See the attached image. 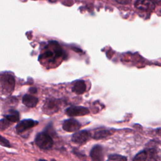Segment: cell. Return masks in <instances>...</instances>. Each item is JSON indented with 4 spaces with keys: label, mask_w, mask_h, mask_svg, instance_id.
<instances>
[{
    "label": "cell",
    "mask_w": 161,
    "mask_h": 161,
    "mask_svg": "<svg viewBox=\"0 0 161 161\" xmlns=\"http://www.w3.org/2000/svg\"><path fill=\"white\" fill-rule=\"evenodd\" d=\"M63 56V51L56 41H50L45 48V51L40 55L39 59L53 62Z\"/></svg>",
    "instance_id": "1"
},
{
    "label": "cell",
    "mask_w": 161,
    "mask_h": 161,
    "mask_svg": "<svg viewBox=\"0 0 161 161\" xmlns=\"http://www.w3.org/2000/svg\"><path fill=\"white\" fill-rule=\"evenodd\" d=\"M35 142L36 145L43 150L50 149L53 144L52 137L45 132H41L37 134Z\"/></svg>",
    "instance_id": "2"
},
{
    "label": "cell",
    "mask_w": 161,
    "mask_h": 161,
    "mask_svg": "<svg viewBox=\"0 0 161 161\" xmlns=\"http://www.w3.org/2000/svg\"><path fill=\"white\" fill-rule=\"evenodd\" d=\"M1 84L3 93L6 95L11 94L14 89L15 80L14 77L9 74H4L1 77Z\"/></svg>",
    "instance_id": "3"
},
{
    "label": "cell",
    "mask_w": 161,
    "mask_h": 161,
    "mask_svg": "<svg viewBox=\"0 0 161 161\" xmlns=\"http://www.w3.org/2000/svg\"><path fill=\"white\" fill-rule=\"evenodd\" d=\"M91 137V133L87 130L75 132L72 136V141L77 144L82 145L86 143Z\"/></svg>",
    "instance_id": "4"
},
{
    "label": "cell",
    "mask_w": 161,
    "mask_h": 161,
    "mask_svg": "<svg viewBox=\"0 0 161 161\" xmlns=\"http://www.w3.org/2000/svg\"><path fill=\"white\" fill-rule=\"evenodd\" d=\"M65 113L72 117L84 116L89 113V110L84 106H70L66 109Z\"/></svg>",
    "instance_id": "5"
},
{
    "label": "cell",
    "mask_w": 161,
    "mask_h": 161,
    "mask_svg": "<svg viewBox=\"0 0 161 161\" xmlns=\"http://www.w3.org/2000/svg\"><path fill=\"white\" fill-rule=\"evenodd\" d=\"M38 124V121L31 119H26L19 121L16 126V131L18 133H21L26 130L33 128Z\"/></svg>",
    "instance_id": "6"
},
{
    "label": "cell",
    "mask_w": 161,
    "mask_h": 161,
    "mask_svg": "<svg viewBox=\"0 0 161 161\" xmlns=\"http://www.w3.org/2000/svg\"><path fill=\"white\" fill-rule=\"evenodd\" d=\"M81 127V124L74 118H70L64 121L62 128L67 132H74L78 131Z\"/></svg>",
    "instance_id": "7"
},
{
    "label": "cell",
    "mask_w": 161,
    "mask_h": 161,
    "mask_svg": "<svg viewBox=\"0 0 161 161\" xmlns=\"http://www.w3.org/2000/svg\"><path fill=\"white\" fill-rule=\"evenodd\" d=\"M59 109L58 101L56 99H50L47 100L43 106V112L48 114H52L57 112Z\"/></svg>",
    "instance_id": "8"
},
{
    "label": "cell",
    "mask_w": 161,
    "mask_h": 161,
    "mask_svg": "<svg viewBox=\"0 0 161 161\" xmlns=\"http://www.w3.org/2000/svg\"><path fill=\"white\" fill-rule=\"evenodd\" d=\"M90 156L92 161H103L104 152L101 146L95 145L90 152Z\"/></svg>",
    "instance_id": "9"
},
{
    "label": "cell",
    "mask_w": 161,
    "mask_h": 161,
    "mask_svg": "<svg viewBox=\"0 0 161 161\" xmlns=\"http://www.w3.org/2000/svg\"><path fill=\"white\" fill-rule=\"evenodd\" d=\"M135 6L143 11L152 10L155 8V5L152 1H137L135 3Z\"/></svg>",
    "instance_id": "10"
},
{
    "label": "cell",
    "mask_w": 161,
    "mask_h": 161,
    "mask_svg": "<svg viewBox=\"0 0 161 161\" xmlns=\"http://www.w3.org/2000/svg\"><path fill=\"white\" fill-rule=\"evenodd\" d=\"M22 102L23 104L29 108H33L37 104L38 100L35 96L30 94H25L22 98Z\"/></svg>",
    "instance_id": "11"
},
{
    "label": "cell",
    "mask_w": 161,
    "mask_h": 161,
    "mask_svg": "<svg viewBox=\"0 0 161 161\" xmlns=\"http://www.w3.org/2000/svg\"><path fill=\"white\" fill-rule=\"evenodd\" d=\"M72 91L76 94H82L84 93L86 91V85L85 82L82 80L77 81L73 86Z\"/></svg>",
    "instance_id": "12"
},
{
    "label": "cell",
    "mask_w": 161,
    "mask_h": 161,
    "mask_svg": "<svg viewBox=\"0 0 161 161\" xmlns=\"http://www.w3.org/2000/svg\"><path fill=\"white\" fill-rule=\"evenodd\" d=\"M5 118L9 122H18L19 119V114L17 111L10 110L9 114L5 115Z\"/></svg>",
    "instance_id": "13"
},
{
    "label": "cell",
    "mask_w": 161,
    "mask_h": 161,
    "mask_svg": "<svg viewBox=\"0 0 161 161\" xmlns=\"http://www.w3.org/2000/svg\"><path fill=\"white\" fill-rule=\"evenodd\" d=\"M111 135V133L108 130H99L96 131L93 135V138L96 140L103 139Z\"/></svg>",
    "instance_id": "14"
},
{
    "label": "cell",
    "mask_w": 161,
    "mask_h": 161,
    "mask_svg": "<svg viewBox=\"0 0 161 161\" xmlns=\"http://www.w3.org/2000/svg\"><path fill=\"white\" fill-rule=\"evenodd\" d=\"M107 161H127V158L118 154H111L108 156Z\"/></svg>",
    "instance_id": "15"
},
{
    "label": "cell",
    "mask_w": 161,
    "mask_h": 161,
    "mask_svg": "<svg viewBox=\"0 0 161 161\" xmlns=\"http://www.w3.org/2000/svg\"><path fill=\"white\" fill-rule=\"evenodd\" d=\"M147 156V153L146 151L144 150L143 151L140 152L138 153L136 155V156L134 157L133 161H145Z\"/></svg>",
    "instance_id": "16"
},
{
    "label": "cell",
    "mask_w": 161,
    "mask_h": 161,
    "mask_svg": "<svg viewBox=\"0 0 161 161\" xmlns=\"http://www.w3.org/2000/svg\"><path fill=\"white\" fill-rule=\"evenodd\" d=\"M10 125V122L8 121L6 118L0 119V130H4L6 129Z\"/></svg>",
    "instance_id": "17"
},
{
    "label": "cell",
    "mask_w": 161,
    "mask_h": 161,
    "mask_svg": "<svg viewBox=\"0 0 161 161\" xmlns=\"http://www.w3.org/2000/svg\"><path fill=\"white\" fill-rule=\"evenodd\" d=\"M0 145L5 147H11L9 142L1 135H0Z\"/></svg>",
    "instance_id": "18"
},
{
    "label": "cell",
    "mask_w": 161,
    "mask_h": 161,
    "mask_svg": "<svg viewBox=\"0 0 161 161\" xmlns=\"http://www.w3.org/2000/svg\"><path fill=\"white\" fill-rule=\"evenodd\" d=\"M145 161H158V160H157V158L148 155Z\"/></svg>",
    "instance_id": "19"
},
{
    "label": "cell",
    "mask_w": 161,
    "mask_h": 161,
    "mask_svg": "<svg viewBox=\"0 0 161 161\" xmlns=\"http://www.w3.org/2000/svg\"><path fill=\"white\" fill-rule=\"evenodd\" d=\"M116 2L117 3H121V4H123V3H125V4H126V3H128L130 1H116Z\"/></svg>",
    "instance_id": "20"
},
{
    "label": "cell",
    "mask_w": 161,
    "mask_h": 161,
    "mask_svg": "<svg viewBox=\"0 0 161 161\" xmlns=\"http://www.w3.org/2000/svg\"><path fill=\"white\" fill-rule=\"evenodd\" d=\"M38 161H47V160H46L45 159H39Z\"/></svg>",
    "instance_id": "21"
},
{
    "label": "cell",
    "mask_w": 161,
    "mask_h": 161,
    "mask_svg": "<svg viewBox=\"0 0 161 161\" xmlns=\"http://www.w3.org/2000/svg\"><path fill=\"white\" fill-rule=\"evenodd\" d=\"M50 161H56V160H55V159H51V160H50Z\"/></svg>",
    "instance_id": "22"
}]
</instances>
